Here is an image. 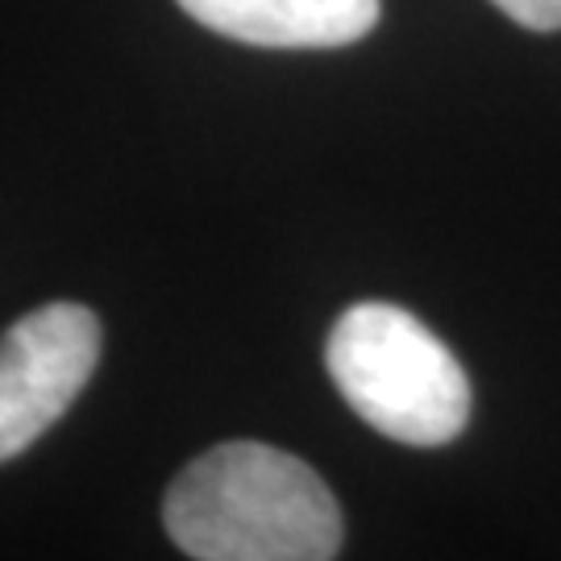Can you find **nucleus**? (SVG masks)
<instances>
[{"label": "nucleus", "instance_id": "nucleus-3", "mask_svg": "<svg viewBox=\"0 0 561 561\" xmlns=\"http://www.w3.org/2000/svg\"><path fill=\"white\" fill-rule=\"evenodd\" d=\"M101 362V321L83 304H42L0 337V461L18 458L76 403Z\"/></svg>", "mask_w": 561, "mask_h": 561}, {"label": "nucleus", "instance_id": "nucleus-5", "mask_svg": "<svg viewBox=\"0 0 561 561\" xmlns=\"http://www.w3.org/2000/svg\"><path fill=\"white\" fill-rule=\"evenodd\" d=\"M524 30H561V0H491Z\"/></svg>", "mask_w": 561, "mask_h": 561}, {"label": "nucleus", "instance_id": "nucleus-2", "mask_svg": "<svg viewBox=\"0 0 561 561\" xmlns=\"http://www.w3.org/2000/svg\"><path fill=\"white\" fill-rule=\"evenodd\" d=\"M329 379L375 433L400 445H445L470 421L461 362L396 304H354L324 345Z\"/></svg>", "mask_w": 561, "mask_h": 561}, {"label": "nucleus", "instance_id": "nucleus-4", "mask_svg": "<svg viewBox=\"0 0 561 561\" xmlns=\"http://www.w3.org/2000/svg\"><path fill=\"white\" fill-rule=\"evenodd\" d=\"M192 21L271 50L350 46L379 25V0H180Z\"/></svg>", "mask_w": 561, "mask_h": 561}, {"label": "nucleus", "instance_id": "nucleus-1", "mask_svg": "<svg viewBox=\"0 0 561 561\" xmlns=\"http://www.w3.org/2000/svg\"><path fill=\"white\" fill-rule=\"evenodd\" d=\"M162 520L201 561H324L341 549V512L324 479L262 442H225L187 461Z\"/></svg>", "mask_w": 561, "mask_h": 561}]
</instances>
